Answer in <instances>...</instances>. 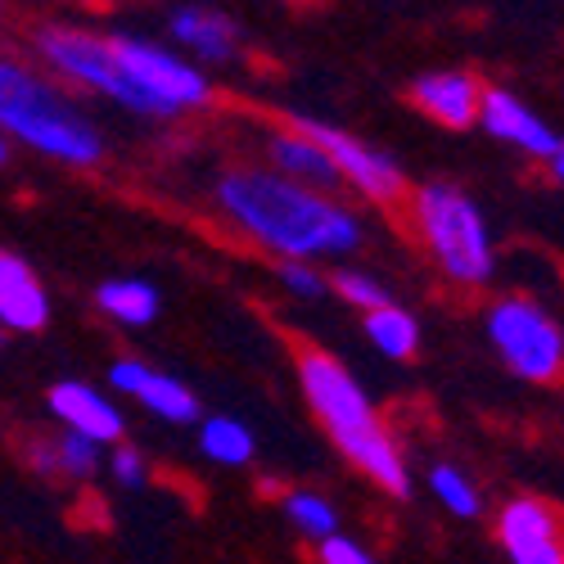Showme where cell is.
Wrapping results in <instances>:
<instances>
[{"label":"cell","instance_id":"1","mask_svg":"<svg viewBox=\"0 0 564 564\" xmlns=\"http://www.w3.org/2000/svg\"><path fill=\"white\" fill-rule=\"evenodd\" d=\"M217 204L258 245L285 253V262L348 253L361 245V221L344 204L312 195L275 172H226L217 185Z\"/></svg>","mask_w":564,"mask_h":564},{"label":"cell","instance_id":"2","mask_svg":"<svg viewBox=\"0 0 564 564\" xmlns=\"http://www.w3.org/2000/svg\"><path fill=\"white\" fill-rule=\"evenodd\" d=\"M299 384L312 402V411L321 415V425L330 430L335 447L366 475L389 488L393 497L411 492L406 465L398 460V447L389 443L380 415H375L370 398L361 393V384L330 357V352H303L299 357Z\"/></svg>","mask_w":564,"mask_h":564},{"label":"cell","instance_id":"3","mask_svg":"<svg viewBox=\"0 0 564 564\" xmlns=\"http://www.w3.org/2000/svg\"><path fill=\"white\" fill-rule=\"evenodd\" d=\"M0 131L73 167H96L105 159L96 122L14 59H0Z\"/></svg>","mask_w":564,"mask_h":564},{"label":"cell","instance_id":"4","mask_svg":"<svg viewBox=\"0 0 564 564\" xmlns=\"http://www.w3.org/2000/svg\"><path fill=\"white\" fill-rule=\"evenodd\" d=\"M415 217H420V230H425V245L434 249L438 267L452 280L484 285L492 275V235L469 195H460L456 185L434 181L415 195Z\"/></svg>","mask_w":564,"mask_h":564},{"label":"cell","instance_id":"5","mask_svg":"<svg viewBox=\"0 0 564 564\" xmlns=\"http://www.w3.org/2000/svg\"><path fill=\"white\" fill-rule=\"evenodd\" d=\"M36 51L45 55V64H55V68L68 73L73 82H82V86H90V90H100V96L118 100L122 109L163 118L159 105L122 73V64L113 59V51H109L105 36H90V32H77V28H45V32L36 36Z\"/></svg>","mask_w":564,"mask_h":564},{"label":"cell","instance_id":"6","mask_svg":"<svg viewBox=\"0 0 564 564\" xmlns=\"http://www.w3.org/2000/svg\"><path fill=\"white\" fill-rule=\"evenodd\" d=\"M488 335L506 366L514 375H524L533 384H551L564 366V335L560 325L529 299H506L488 316Z\"/></svg>","mask_w":564,"mask_h":564},{"label":"cell","instance_id":"7","mask_svg":"<svg viewBox=\"0 0 564 564\" xmlns=\"http://www.w3.org/2000/svg\"><path fill=\"white\" fill-rule=\"evenodd\" d=\"M109 51L122 64V73L145 90L159 105L163 118H176L181 109H199L208 100V82L195 64H181L154 41H135V36H109Z\"/></svg>","mask_w":564,"mask_h":564},{"label":"cell","instance_id":"8","mask_svg":"<svg viewBox=\"0 0 564 564\" xmlns=\"http://www.w3.org/2000/svg\"><path fill=\"white\" fill-rule=\"evenodd\" d=\"M294 131H299V135H307L312 145H321V150H325V159L335 163L339 181H352L366 199L389 204V199H398V195H402V185H406L402 167H398L393 159H384V154L366 150L361 140H352L348 131H339V127H330V122H316V118H299V122H294Z\"/></svg>","mask_w":564,"mask_h":564},{"label":"cell","instance_id":"9","mask_svg":"<svg viewBox=\"0 0 564 564\" xmlns=\"http://www.w3.org/2000/svg\"><path fill=\"white\" fill-rule=\"evenodd\" d=\"M479 122L488 127V135L510 140V145L529 150L533 159H546L555 181L564 176V145H560V135L542 118H533L524 109V100H514L510 90H488V96L479 100Z\"/></svg>","mask_w":564,"mask_h":564},{"label":"cell","instance_id":"10","mask_svg":"<svg viewBox=\"0 0 564 564\" xmlns=\"http://www.w3.org/2000/svg\"><path fill=\"white\" fill-rule=\"evenodd\" d=\"M497 538L514 564H564L555 514H551V506H542L533 497H520L501 510Z\"/></svg>","mask_w":564,"mask_h":564},{"label":"cell","instance_id":"11","mask_svg":"<svg viewBox=\"0 0 564 564\" xmlns=\"http://www.w3.org/2000/svg\"><path fill=\"white\" fill-rule=\"evenodd\" d=\"M109 384L131 393L135 402H145L154 415L172 420V425H195L199 420V398L181 380H172V375H163V370H154L145 361H131V357L113 361L109 366Z\"/></svg>","mask_w":564,"mask_h":564},{"label":"cell","instance_id":"12","mask_svg":"<svg viewBox=\"0 0 564 564\" xmlns=\"http://www.w3.org/2000/svg\"><path fill=\"white\" fill-rule=\"evenodd\" d=\"M51 411L68 425V434H82L96 447L122 438V411L100 389H90L82 380H59L51 389Z\"/></svg>","mask_w":564,"mask_h":564},{"label":"cell","instance_id":"13","mask_svg":"<svg viewBox=\"0 0 564 564\" xmlns=\"http://www.w3.org/2000/svg\"><path fill=\"white\" fill-rule=\"evenodd\" d=\"M411 100L425 109L434 122L443 127H469L479 118V100H484V90L479 82L469 77V73H430V77H420L411 86Z\"/></svg>","mask_w":564,"mask_h":564},{"label":"cell","instance_id":"14","mask_svg":"<svg viewBox=\"0 0 564 564\" xmlns=\"http://www.w3.org/2000/svg\"><path fill=\"white\" fill-rule=\"evenodd\" d=\"M45 321H51V299L36 285L32 267L14 253H0V325L32 335Z\"/></svg>","mask_w":564,"mask_h":564},{"label":"cell","instance_id":"15","mask_svg":"<svg viewBox=\"0 0 564 564\" xmlns=\"http://www.w3.org/2000/svg\"><path fill=\"white\" fill-rule=\"evenodd\" d=\"M172 36L181 45L204 59V64H226L235 59V23L217 10H204V6H181L172 10Z\"/></svg>","mask_w":564,"mask_h":564},{"label":"cell","instance_id":"16","mask_svg":"<svg viewBox=\"0 0 564 564\" xmlns=\"http://www.w3.org/2000/svg\"><path fill=\"white\" fill-rule=\"evenodd\" d=\"M271 159H275L280 172H285V181L303 185V191H312V195L335 191V185H339L335 163L325 159V150L312 145L307 135H275L271 140Z\"/></svg>","mask_w":564,"mask_h":564},{"label":"cell","instance_id":"17","mask_svg":"<svg viewBox=\"0 0 564 564\" xmlns=\"http://www.w3.org/2000/svg\"><path fill=\"white\" fill-rule=\"evenodd\" d=\"M96 303L122 325H150L159 316V290L150 280H105Z\"/></svg>","mask_w":564,"mask_h":564},{"label":"cell","instance_id":"18","mask_svg":"<svg viewBox=\"0 0 564 564\" xmlns=\"http://www.w3.org/2000/svg\"><path fill=\"white\" fill-rule=\"evenodd\" d=\"M366 335H370V344L380 348L384 357L402 361V357H411L415 344H420V325H415L411 312H402V307L389 303V307H380V312H366Z\"/></svg>","mask_w":564,"mask_h":564},{"label":"cell","instance_id":"19","mask_svg":"<svg viewBox=\"0 0 564 564\" xmlns=\"http://www.w3.org/2000/svg\"><path fill=\"white\" fill-rule=\"evenodd\" d=\"M199 447L208 460H221V465H249L253 456V434L230 415H213L204 420V434H199Z\"/></svg>","mask_w":564,"mask_h":564},{"label":"cell","instance_id":"20","mask_svg":"<svg viewBox=\"0 0 564 564\" xmlns=\"http://www.w3.org/2000/svg\"><path fill=\"white\" fill-rule=\"evenodd\" d=\"M285 514H290V520H294L307 538H316V542H325V538L339 533L335 506L325 501V497H316V492H290V497H285Z\"/></svg>","mask_w":564,"mask_h":564},{"label":"cell","instance_id":"21","mask_svg":"<svg viewBox=\"0 0 564 564\" xmlns=\"http://www.w3.org/2000/svg\"><path fill=\"white\" fill-rule=\"evenodd\" d=\"M430 488H434V497L452 514H460V520H475V514H479V492H475V484H469L456 465H434Z\"/></svg>","mask_w":564,"mask_h":564},{"label":"cell","instance_id":"22","mask_svg":"<svg viewBox=\"0 0 564 564\" xmlns=\"http://www.w3.org/2000/svg\"><path fill=\"white\" fill-rule=\"evenodd\" d=\"M335 290H339L352 307H361V312H380V307H389L384 285H380V280H370L366 271H339V275H335Z\"/></svg>","mask_w":564,"mask_h":564},{"label":"cell","instance_id":"23","mask_svg":"<svg viewBox=\"0 0 564 564\" xmlns=\"http://www.w3.org/2000/svg\"><path fill=\"white\" fill-rule=\"evenodd\" d=\"M55 465L68 469V475H77V479H86V475H96L100 447L90 443V438H82V434H64V438L55 443Z\"/></svg>","mask_w":564,"mask_h":564},{"label":"cell","instance_id":"24","mask_svg":"<svg viewBox=\"0 0 564 564\" xmlns=\"http://www.w3.org/2000/svg\"><path fill=\"white\" fill-rule=\"evenodd\" d=\"M280 285H285L290 294H299V299H321L325 294V280L307 262H285L280 267Z\"/></svg>","mask_w":564,"mask_h":564},{"label":"cell","instance_id":"25","mask_svg":"<svg viewBox=\"0 0 564 564\" xmlns=\"http://www.w3.org/2000/svg\"><path fill=\"white\" fill-rule=\"evenodd\" d=\"M321 564H375L370 560V551H361L352 538H325L321 542Z\"/></svg>","mask_w":564,"mask_h":564},{"label":"cell","instance_id":"26","mask_svg":"<svg viewBox=\"0 0 564 564\" xmlns=\"http://www.w3.org/2000/svg\"><path fill=\"white\" fill-rule=\"evenodd\" d=\"M109 465H113V479H118L122 488H140V484H145V460H140L131 447H118Z\"/></svg>","mask_w":564,"mask_h":564},{"label":"cell","instance_id":"27","mask_svg":"<svg viewBox=\"0 0 564 564\" xmlns=\"http://www.w3.org/2000/svg\"><path fill=\"white\" fill-rule=\"evenodd\" d=\"M32 465L41 469V475H51V469H59V465H55V447H36V452H32Z\"/></svg>","mask_w":564,"mask_h":564},{"label":"cell","instance_id":"28","mask_svg":"<svg viewBox=\"0 0 564 564\" xmlns=\"http://www.w3.org/2000/svg\"><path fill=\"white\" fill-rule=\"evenodd\" d=\"M6 154H10V145H6V135H0V163H6Z\"/></svg>","mask_w":564,"mask_h":564}]
</instances>
